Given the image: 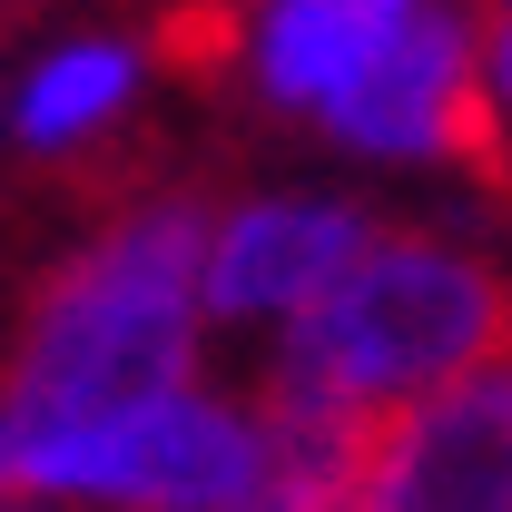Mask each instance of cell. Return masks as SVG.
<instances>
[{"label": "cell", "mask_w": 512, "mask_h": 512, "mask_svg": "<svg viewBox=\"0 0 512 512\" xmlns=\"http://www.w3.org/2000/svg\"><path fill=\"white\" fill-rule=\"evenodd\" d=\"M375 30H384V20L345 10V0H276V10H266V40H256V79H266V99L316 109L325 89L375 50Z\"/></svg>", "instance_id": "cell-8"}, {"label": "cell", "mask_w": 512, "mask_h": 512, "mask_svg": "<svg viewBox=\"0 0 512 512\" xmlns=\"http://www.w3.org/2000/svg\"><path fill=\"white\" fill-rule=\"evenodd\" d=\"M20 493H89V503H138V512H227L256 473V424L207 404V394H158L99 434L60 444H10Z\"/></svg>", "instance_id": "cell-3"}, {"label": "cell", "mask_w": 512, "mask_h": 512, "mask_svg": "<svg viewBox=\"0 0 512 512\" xmlns=\"http://www.w3.org/2000/svg\"><path fill=\"white\" fill-rule=\"evenodd\" d=\"M375 237L365 207L335 197H256L207 237V306L217 316H296L355 266V247Z\"/></svg>", "instance_id": "cell-6"}, {"label": "cell", "mask_w": 512, "mask_h": 512, "mask_svg": "<svg viewBox=\"0 0 512 512\" xmlns=\"http://www.w3.org/2000/svg\"><path fill=\"white\" fill-rule=\"evenodd\" d=\"M207 256V197L178 188L99 227L79 256H60L30 286V325L10 355V444L99 434L138 404L188 384V306Z\"/></svg>", "instance_id": "cell-1"}, {"label": "cell", "mask_w": 512, "mask_h": 512, "mask_svg": "<svg viewBox=\"0 0 512 512\" xmlns=\"http://www.w3.org/2000/svg\"><path fill=\"white\" fill-rule=\"evenodd\" d=\"M375 404H306V394H266L256 414V473L227 512H345L355 434Z\"/></svg>", "instance_id": "cell-7"}, {"label": "cell", "mask_w": 512, "mask_h": 512, "mask_svg": "<svg viewBox=\"0 0 512 512\" xmlns=\"http://www.w3.org/2000/svg\"><path fill=\"white\" fill-rule=\"evenodd\" d=\"M493 355H503V276L473 247L394 227V237L355 247V266L316 306H296L276 394L394 404V394H424V384L463 375V365H493Z\"/></svg>", "instance_id": "cell-2"}, {"label": "cell", "mask_w": 512, "mask_h": 512, "mask_svg": "<svg viewBox=\"0 0 512 512\" xmlns=\"http://www.w3.org/2000/svg\"><path fill=\"white\" fill-rule=\"evenodd\" d=\"M503 453H512V384L493 355V365H463V375L365 414L345 512H512Z\"/></svg>", "instance_id": "cell-4"}, {"label": "cell", "mask_w": 512, "mask_h": 512, "mask_svg": "<svg viewBox=\"0 0 512 512\" xmlns=\"http://www.w3.org/2000/svg\"><path fill=\"white\" fill-rule=\"evenodd\" d=\"M473 69H503V0H473V10H404L384 20L375 50L325 89L316 109L335 138L375 148V158H434L444 109Z\"/></svg>", "instance_id": "cell-5"}, {"label": "cell", "mask_w": 512, "mask_h": 512, "mask_svg": "<svg viewBox=\"0 0 512 512\" xmlns=\"http://www.w3.org/2000/svg\"><path fill=\"white\" fill-rule=\"evenodd\" d=\"M20 493V453H10V424H0V503Z\"/></svg>", "instance_id": "cell-10"}, {"label": "cell", "mask_w": 512, "mask_h": 512, "mask_svg": "<svg viewBox=\"0 0 512 512\" xmlns=\"http://www.w3.org/2000/svg\"><path fill=\"white\" fill-rule=\"evenodd\" d=\"M128 69L138 60L109 50V40H99V50H60V60L30 79V99H20V138H30V148H69L79 128H99L128 99Z\"/></svg>", "instance_id": "cell-9"}, {"label": "cell", "mask_w": 512, "mask_h": 512, "mask_svg": "<svg viewBox=\"0 0 512 512\" xmlns=\"http://www.w3.org/2000/svg\"><path fill=\"white\" fill-rule=\"evenodd\" d=\"M345 10H365V20H404L414 0H345Z\"/></svg>", "instance_id": "cell-11"}]
</instances>
